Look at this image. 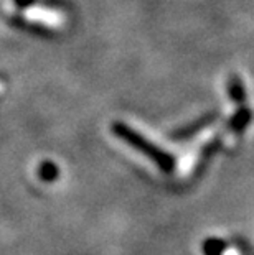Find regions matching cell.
I'll return each mask as SVG.
<instances>
[{"mask_svg":"<svg viewBox=\"0 0 254 255\" xmlns=\"http://www.w3.org/2000/svg\"><path fill=\"white\" fill-rule=\"evenodd\" d=\"M220 145H221V142H220V137H215V138L212 140V142L207 143V145L203 146V150H202V161H200L198 168H202V166L205 165V161L212 158V156L216 153V151H218Z\"/></svg>","mask_w":254,"mask_h":255,"instance_id":"obj_7","label":"cell"},{"mask_svg":"<svg viewBox=\"0 0 254 255\" xmlns=\"http://www.w3.org/2000/svg\"><path fill=\"white\" fill-rule=\"evenodd\" d=\"M28 2H30V0H17L18 5H25V3H28Z\"/></svg>","mask_w":254,"mask_h":255,"instance_id":"obj_9","label":"cell"},{"mask_svg":"<svg viewBox=\"0 0 254 255\" xmlns=\"http://www.w3.org/2000/svg\"><path fill=\"white\" fill-rule=\"evenodd\" d=\"M202 249L205 255H223L226 252V249H228V242L218 237H208L203 242Z\"/></svg>","mask_w":254,"mask_h":255,"instance_id":"obj_6","label":"cell"},{"mask_svg":"<svg viewBox=\"0 0 254 255\" xmlns=\"http://www.w3.org/2000/svg\"><path fill=\"white\" fill-rule=\"evenodd\" d=\"M40 176L45 181H53L58 176V168L53 163H43L40 168Z\"/></svg>","mask_w":254,"mask_h":255,"instance_id":"obj_8","label":"cell"},{"mask_svg":"<svg viewBox=\"0 0 254 255\" xmlns=\"http://www.w3.org/2000/svg\"><path fill=\"white\" fill-rule=\"evenodd\" d=\"M253 119H254V112H253L251 107L240 106V107H238V111L230 117L226 127H228V130L231 133L241 135L248 128V126L253 122Z\"/></svg>","mask_w":254,"mask_h":255,"instance_id":"obj_3","label":"cell"},{"mask_svg":"<svg viewBox=\"0 0 254 255\" xmlns=\"http://www.w3.org/2000/svg\"><path fill=\"white\" fill-rule=\"evenodd\" d=\"M112 133L119 137L121 140H124L129 146H132L134 150L140 151L144 156L159 166V170L165 175H172L175 171L177 166V160L175 156L165 151L164 148H160L159 145L152 143L147 137L140 135L137 130H134L132 127H129L127 124L124 122H114L112 124Z\"/></svg>","mask_w":254,"mask_h":255,"instance_id":"obj_1","label":"cell"},{"mask_svg":"<svg viewBox=\"0 0 254 255\" xmlns=\"http://www.w3.org/2000/svg\"><path fill=\"white\" fill-rule=\"evenodd\" d=\"M25 17L31 20V21H40V23L43 25H48V26H53L55 25V18H56V15L50 12V10H46V8H28L25 12Z\"/></svg>","mask_w":254,"mask_h":255,"instance_id":"obj_5","label":"cell"},{"mask_svg":"<svg viewBox=\"0 0 254 255\" xmlns=\"http://www.w3.org/2000/svg\"><path fill=\"white\" fill-rule=\"evenodd\" d=\"M226 91H228V97L231 99L235 106H245V102L248 99L245 83L241 81V78L238 74H231L226 83Z\"/></svg>","mask_w":254,"mask_h":255,"instance_id":"obj_4","label":"cell"},{"mask_svg":"<svg viewBox=\"0 0 254 255\" xmlns=\"http://www.w3.org/2000/svg\"><path fill=\"white\" fill-rule=\"evenodd\" d=\"M218 117H220V112L218 111L203 114L202 117L195 119V121H192L190 124H187V126L178 127V128L174 130V132H170V138L172 140H177V142H180V140H187V138L195 137V135L202 132L203 128L213 126V124L218 121Z\"/></svg>","mask_w":254,"mask_h":255,"instance_id":"obj_2","label":"cell"}]
</instances>
